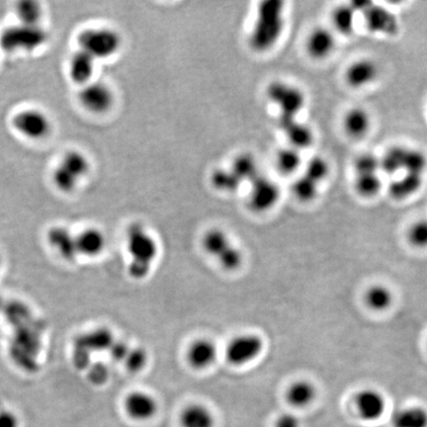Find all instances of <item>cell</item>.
<instances>
[{
  "label": "cell",
  "mask_w": 427,
  "mask_h": 427,
  "mask_svg": "<svg viewBox=\"0 0 427 427\" xmlns=\"http://www.w3.org/2000/svg\"><path fill=\"white\" fill-rule=\"evenodd\" d=\"M284 6L282 0H263L260 2L248 39L250 48L255 52H267L281 38L285 28Z\"/></svg>",
  "instance_id": "6da1fadb"
},
{
  "label": "cell",
  "mask_w": 427,
  "mask_h": 427,
  "mask_svg": "<svg viewBox=\"0 0 427 427\" xmlns=\"http://www.w3.org/2000/svg\"><path fill=\"white\" fill-rule=\"evenodd\" d=\"M126 247L130 257L128 264L130 276L135 280L146 279L158 259V240L146 226L135 223L128 228Z\"/></svg>",
  "instance_id": "7a4b0ae2"
},
{
  "label": "cell",
  "mask_w": 427,
  "mask_h": 427,
  "mask_svg": "<svg viewBox=\"0 0 427 427\" xmlns=\"http://www.w3.org/2000/svg\"><path fill=\"white\" fill-rule=\"evenodd\" d=\"M202 248L205 252L213 257L222 269L226 271H236L240 269L245 257L230 236L221 229H211L203 236Z\"/></svg>",
  "instance_id": "3957f363"
},
{
  "label": "cell",
  "mask_w": 427,
  "mask_h": 427,
  "mask_svg": "<svg viewBox=\"0 0 427 427\" xmlns=\"http://www.w3.org/2000/svg\"><path fill=\"white\" fill-rule=\"evenodd\" d=\"M79 50L91 55L94 60H106L119 52L122 46L120 34L107 27L88 28L77 37Z\"/></svg>",
  "instance_id": "277c9868"
},
{
  "label": "cell",
  "mask_w": 427,
  "mask_h": 427,
  "mask_svg": "<svg viewBox=\"0 0 427 427\" xmlns=\"http://www.w3.org/2000/svg\"><path fill=\"white\" fill-rule=\"evenodd\" d=\"M90 170L88 158L81 151H67L53 172L52 179L60 191L71 193Z\"/></svg>",
  "instance_id": "5b68a950"
},
{
  "label": "cell",
  "mask_w": 427,
  "mask_h": 427,
  "mask_svg": "<svg viewBox=\"0 0 427 427\" xmlns=\"http://www.w3.org/2000/svg\"><path fill=\"white\" fill-rule=\"evenodd\" d=\"M266 96L279 111L278 116L298 118L306 105V96L303 90L293 84L285 81H273L267 86Z\"/></svg>",
  "instance_id": "8992f818"
},
{
  "label": "cell",
  "mask_w": 427,
  "mask_h": 427,
  "mask_svg": "<svg viewBox=\"0 0 427 427\" xmlns=\"http://www.w3.org/2000/svg\"><path fill=\"white\" fill-rule=\"evenodd\" d=\"M264 351V339L257 334H241L233 337L225 348V359L231 366L243 367L257 360Z\"/></svg>",
  "instance_id": "52a82bcc"
},
{
  "label": "cell",
  "mask_w": 427,
  "mask_h": 427,
  "mask_svg": "<svg viewBox=\"0 0 427 427\" xmlns=\"http://www.w3.org/2000/svg\"><path fill=\"white\" fill-rule=\"evenodd\" d=\"M12 126L21 136L32 141L45 139L52 131V122L46 113L38 109H25L12 118Z\"/></svg>",
  "instance_id": "ba28073f"
},
{
  "label": "cell",
  "mask_w": 427,
  "mask_h": 427,
  "mask_svg": "<svg viewBox=\"0 0 427 427\" xmlns=\"http://www.w3.org/2000/svg\"><path fill=\"white\" fill-rule=\"evenodd\" d=\"M250 184L248 206L255 213H265L278 204L280 188L273 180L260 175Z\"/></svg>",
  "instance_id": "9c48e42d"
},
{
  "label": "cell",
  "mask_w": 427,
  "mask_h": 427,
  "mask_svg": "<svg viewBox=\"0 0 427 427\" xmlns=\"http://www.w3.org/2000/svg\"><path fill=\"white\" fill-rule=\"evenodd\" d=\"M46 40L44 31L37 26L24 25L4 31L1 41L6 50H34Z\"/></svg>",
  "instance_id": "30bf717a"
},
{
  "label": "cell",
  "mask_w": 427,
  "mask_h": 427,
  "mask_svg": "<svg viewBox=\"0 0 427 427\" xmlns=\"http://www.w3.org/2000/svg\"><path fill=\"white\" fill-rule=\"evenodd\" d=\"M79 99L84 109L96 115L105 114L115 102L112 89L102 83H89L83 86Z\"/></svg>",
  "instance_id": "8fae6325"
},
{
  "label": "cell",
  "mask_w": 427,
  "mask_h": 427,
  "mask_svg": "<svg viewBox=\"0 0 427 427\" xmlns=\"http://www.w3.org/2000/svg\"><path fill=\"white\" fill-rule=\"evenodd\" d=\"M125 412L133 421L144 422L153 419L158 412V402L144 391H133L125 397Z\"/></svg>",
  "instance_id": "7c38bea8"
},
{
  "label": "cell",
  "mask_w": 427,
  "mask_h": 427,
  "mask_svg": "<svg viewBox=\"0 0 427 427\" xmlns=\"http://www.w3.org/2000/svg\"><path fill=\"white\" fill-rule=\"evenodd\" d=\"M185 357L190 367L202 371L216 363L219 357V348L211 339L199 337L187 347Z\"/></svg>",
  "instance_id": "4fadbf2b"
},
{
  "label": "cell",
  "mask_w": 427,
  "mask_h": 427,
  "mask_svg": "<svg viewBox=\"0 0 427 427\" xmlns=\"http://www.w3.org/2000/svg\"><path fill=\"white\" fill-rule=\"evenodd\" d=\"M357 414L365 421H377L385 414L387 402L382 393L367 388L361 390L355 397Z\"/></svg>",
  "instance_id": "5bb4252c"
},
{
  "label": "cell",
  "mask_w": 427,
  "mask_h": 427,
  "mask_svg": "<svg viewBox=\"0 0 427 427\" xmlns=\"http://www.w3.org/2000/svg\"><path fill=\"white\" fill-rule=\"evenodd\" d=\"M278 127L290 142V147L298 151L309 148L315 141L312 128L301 123L298 118L278 116Z\"/></svg>",
  "instance_id": "9a60e30c"
},
{
  "label": "cell",
  "mask_w": 427,
  "mask_h": 427,
  "mask_svg": "<svg viewBox=\"0 0 427 427\" xmlns=\"http://www.w3.org/2000/svg\"><path fill=\"white\" fill-rule=\"evenodd\" d=\"M377 64L370 59H359L352 62L345 72V81L352 88H363L377 79Z\"/></svg>",
  "instance_id": "2e32d148"
},
{
  "label": "cell",
  "mask_w": 427,
  "mask_h": 427,
  "mask_svg": "<svg viewBox=\"0 0 427 427\" xmlns=\"http://www.w3.org/2000/svg\"><path fill=\"white\" fill-rule=\"evenodd\" d=\"M48 241L50 247L62 259L72 262L76 259L79 252L76 247V236H74L65 226H54L48 233Z\"/></svg>",
  "instance_id": "e0dca14e"
},
{
  "label": "cell",
  "mask_w": 427,
  "mask_h": 427,
  "mask_svg": "<svg viewBox=\"0 0 427 427\" xmlns=\"http://www.w3.org/2000/svg\"><path fill=\"white\" fill-rule=\"evenodd\" d=\"M335 43L334 33L330 29L318 27L309 35L306 49L313 59L323 60L334 52Z\"/></svg>",
  "instance_id": "ac0fdd59"
},
{
  "label": "cell",
  "mask_w": 427,
  "mask_h": 427,
  "mask_svg": "<svg viewBox=\"0 0 427 427\" xmlns=\"http://www.w3.org/2000/svg\"><path fill=\"white\" fill-rule=\"evenodd\" d=\"M107 240L102 231L97 228H88L76 236L79 255L94 258L104 252Z\"/></svg>",
  "instance_id": "d6986e66"
},
{
  "label": "cell",
  "mask_w": 427,
  "mask_h": 427,
  "mask_svg": "<svg viewBox=\"0 0 427 427\" xmlns=\"http://www.w3.org/2000/svg\"><path fill=\"white\" fill-rule=\"evenodd\" d=\"M179 423L181 427H215L216 417L206 405L192 402L180 412Z\"/></svg>",
  "instance_id": "ffe728a7"
},
{
  "label": "cell",
  "mask_w": 427,
  "mask_h": 427,
  "mask_svg": "<svg viewBox=\"0 0 427 427\" xmlns=\"http://www.w3.org/2000/svg\"><path fill=\"white\" fill-rule=\"evenodd\" d=\"M96 60L83 50H79L72 55L69 64V76L74 83L86 86L91 83L95 72Z\"/></svg>",
  "instance_id": "44dd1931"
},
{
  "label": "cell",
  "mask_w": 427,
  "mask_h": 427,
  "mask_svg": "<svg viewBox=\"0 0 427 427\" xmlns=\"http://www.w3.org/2000/svg\"><path fill=\"white\" fill-rule=\"evenodd\" d=\"M317 398V388L311 381L301 379L291 383L285 392V399L295 409L310 407Z\"/></svg>",
  "instance_id": "7402d4cb"
},
{
  "label": "cell",
  "mask_w": 427,
  "mask_h": 427,
  "mask_svg": "<svg viewBox=\"0 0 427 427\" xmlns=\"http://www.w3.org/2000/svg\"><path fill=\"white\" fill-rule=\"evenodd\" d=\"M370 127V115L363 108H352L344 116V128L349 137L360 139L367 134Z\"/></svg>",
  "instance_id": "603a6c76"
},
{
  "label": "cell",
  "mask_w": 427,
  "mask_h": 427,
  "mask_svg": "<svg viewBox=\"0 0 427 427\" xmlns=\"http://www.w3.org/2000/svg\"><path fill=\"white\" fill-rule=\"evenodd\" d=\"M423 183V175L405 173L395 178L389 185V194L395 200H405L416 194Z\"/></svg>",
  "instance_id": "cb8c5ba5"
},
{
  "label": "cell",
  "mask_w": 427,
  "mask_h": 427,
  "mask_svg": "<svg viewBox=\"0 0 427 427\" xmlns=\"http://www.w3.org/2000/svg\"><path fill=\"white\" fill-rule=\"evenodd\" d=\"M391 423L393 427H427V411L416 405L402 407L393 412Z\"/></svg>",
  "instance_id": "d4e9b609"
},
{
  "label": "cell",
  "mask_w": 427,
  "mask_h": 427,
  "mask_svg": "<svg viewBox=\"0 0 427 427\" xmlns=\"http://www.w3.org/2000/svg\"><path fill=\"white\" fill-rule=\"evenodd\" d=\"M367 24L371 30L377 32H395L397 30L395 17L380 7H367L365 9Z\"/></svg>",
  "instance_id": "484cf974"
},
{
  "label": "cell",
  "mask_w": 427,
  "mask_h": 427,
  "mask_svg": "<svg viewBox=\"0 0 427 427\" xmlns=\"http://www.w3.org/2000/svg\"><path fill=\"white\" fill-rule=\"evenodd\" d=\"M365 303L374 311L388 310L394 301V294L389 287L383 284H375L369 287L365 293Z\"/></svg>",
  "instance_id": "4316f807"
},
{
  "label": "cell",
  "mask_w": 427,
  "mask_h": 427,
  "mask_svg": "<svg viewBox=\"0 0 427 427\" xmlns=\"http://www.w3.org/2000/svg\"><path fill=\"white\" fill-rule=\"evenodd\" d=\"M356 11L351 6L337 7L332 13L335 29L344 35H351L356 28Z\"/></svg>",
  "instance_id": "83f0119b"
},
{
  "label": "cell",
  "mask_w": 427,
  "mask_h": 427,
  "mask_svg": "<svg viewBox=\"0 0 427 427\" xmlns=\"http://www.w3.org/2000/svg\"><path fill=\"white\" fill-rule=\"evenodd\" d=\"M231 170L240 178L241 182H252L260 175L257 161L250 154H240L233 161Z\"/></svg>",
  "instance_id": "f1b7e54d"
},
{
  "label": "cell",
  "mask_w": 427,
  "mask_h": 427,
  "mask_svg": "<svg viewBox=\"0 0 427 427\" xmlns=\"http://www.w3.org/2000/svg\"><path fill=\"white\" fill-rule=\"evenodd\" d=\"M301 165V151L288 147L280 149L276 156V166L283 175L296 172Z\"/></svg>",
  "instance_id": "f546056e"
},
{
  "label": "cell",
  "mask_w": 427,
  "mask_h": 427,
  "mask_svg": "<svg viewBox=\"0 0 427 427\" xmlns=\"http://www.w3.org/2000/svg\"><path fill=\"white\" fill-rule=\"evenodd\" d=\"M211 183L219 191L231 193L238 191L243 184L240 178L231 170H217L212 173Z\"/></svg>",
  "instance_id": "4dcf8cb0"
},
{
  "label": "cell",
  "mask_w": 427,
  "mask_h": 427,
  "mask_svg": "<svg viewBox=\"0 0 427 427\" xmlns=\"http://www.w3.org/2000/svg\"><path fill=\"white\" fill-rule=\"evenodd\" d=\"M318 185L320 184L316 181L311 179L307 175H303L293 183L292 192L299 201L310 203L318 197Z\"/></svg>",
  "instance_id": "1f68e13d"
},
{
  "label": "cell",
  "mask_w": 427,
  "mask_h": 427,
  "mask_svg": "<svg viewBox=\"0 0 427 427\" xmlns=\"http://www.w3.org/2000/svg\"><path fill=\"white\" fill-rule=\"evenodd\" d=\"M405 149L402 147H394L388 149L387 153L380 158L381 170L388 175H394L402 170Z\"/></svg>",
  "instance_id": "d6a6232c"
},
{
  "label": "cell",
  "mask_w": 427,
  "mask_h": 427,
  "mask_svg": "<svg viewBox=\"0 0 427 427\" xmlns=\"http://www.w3.org/2000/svg\"><path fill=\"white\" fill-rule=\"evenodd\" d=\"M42 7L37 1L26 0L19 2L16 7V14L21 24L24 25L37 26L42 17Z\"/></svg>",
  "instance_id": "836d02e7"
},
{
  "label": "cell",
  "mask_w": 427,
  "mask_h": 427,
  "mask_svg": "<svg viewBox=\"0 0 427 427\" xmlns=\"http://www.w3.org/2000/svg\"><path fill=\"white\" fill-rule=\"evenodd\" d=\"M355 190L358 194L365 198L376 196L382 189V180L378 173L373 175H356Z\"/></svg>",
  "instance_id": "e575fe53"
},
{
  "label": "cell",
  "mask_w": 427,
  "mask_h": 427,
  "mask_svg": "<svg viewBox=\"0 0 427 427\" xmlns=\"http://www.w3.org/2000/svg\"><path fill=\"white\" fill-rule=\"evenodd\" d=\"M426 168L427 156L423 151L416 149H405L404 166H402L404 172L423 175Z\"/></svg>",
  "instance_id": "d590c367"
},
{
  "label": "cell",
  "mask_w": 427,
  "mask_h": 427,
  "mask_svg": "<svg viewBox=\"0 0 427 427\" xmlns=\"http://www.w3.org/2000/svg\"><path fill=\"white\" fill-rule=\"evenodd\" d=\"M304 175L320 184L330 175L329 163L323 156H313L306 165Z\"/></svg>",
  "instance_id": "8d00e7d4"
},
{
  "label": "cell",
  "mask_w": 427,
  "mask_h": 427,
  "mask_svg": "<svg viewBox=\"0 0 427 427\" xmlns=\"http://www.w3.org/2000/svg\"><path fill=\"white\" fill-rule=\"evenodd\" d=\"M115 340L112 332L105 327L93 330L88 335V344L95 351H109Z\"/></svg>",
  "instance_id": "74e56055"
},
{
  "label": "cell",
  "mask_w": 427,
  "mask_h": 427,
  "mask_svg": "<svg viewBox=\"0 0 427 427\" xmlns=\"http://www.w3.org/2000/svg\"><path fill=\"white\" fill-rule=\"evenodd\" d=\"M149 359V353L146 349L142 347H131L124 364L129 372L136 374L142 372L147 367Z\"/></svg>",
  "instance_id": "f35d334b"
},
{
  "label": "cell",
  "mask_w": 427,
  "mask_h": 427,
  "mask_svg": "<svg viewBox=\"0 0 427 427\" xmlns=\"http://www.w3.org/2000/svg\"><path fill=\"white\" fill-rule=\"evenodd\" d=\"M354 170L356 175H373L381 170L380 158L373 154H363L354 161Z\"/></svg>",
  "instance_id": "ab89813d"
},
{
  "label": "cell",
  "mask_w": 427,
  "mask_h": 427,
  "mask_svg": "<svg viewBox=\"0 0 427 427\" xmlns=\"http://www.w3.org/2000/svg\"><path fill=\"white\" fill-rule=\"evenodd\" d=\"M407 240L414 247L427 248V219H421L412 224L407 231Z\"/></svg>",
  "instance_id": "60d3db41"
},
{
  "label": "cell",
  "mask_w": 427,
  "mask_h": 427,
  "mask_svg": "<svg viewBox=\"0 0 427 427\" xmlns=\"http://www.w3.org/2000/svg\"><path fill=\"white\" fill-rule=\"evenodd\" d=\"M130 349H131V347L126 342L122 341V340H115L114 344L108 352H109L113 360L124 363L125 359L129 354Z\"/></svg>",
  "instance_id": "b9f144b4"
},
{
  "label": "cell",
  "mask_w": 427,
  "mask_h": 427,
  "mask_svg": "<svg viewBox=\"0 0 427 427\" xmlns=\"http://www.w3.org/2000/svg\"><path fill=\"white\" fill-rule=\"evenodd\" d=\"M274 427H301V423L293 412H283L275 419Z\"/></svg>",
  "instance_id": "7bdbcfd3"
},
{
  "label": "cell",
  "mask_w": 427,
  "mask_h": 427,
  "mask_svg": "<svg viewBox=\"0 0 427 427\" xmlns=\"http://www.w3.org/2000/svg\"><path fill=\"white\" fill-rule=\"evenodd\" d=\"M0 427H19L18 416L8 409L0 411Z\"/></svg>",
  "instance_id": "ee69618b"
},
{
  "label": "cell",
  "mask_w": 427,
  "mask_h": 427,
  "mask_svg": "<svg viewBox=\"0 0 427 427\" xmlns=\"http://www.w3.org/2000/svg\"><path fill=\"white\" fill-rule=\"evenodd\" d=\"M108 376H109V373H108V369L104 365L96 366L93 372L90 373L91 381L94 384H97V385L107 381Z\"/></svg>",
  "instance_id": "f6af8a7d"
},
{
  "label": "cell",
  "mask_w": 427,
  "mask_h": 427,
  "mask_svg": "<svg viewBox=\"0 0 427 427\" xmlns=\"http://www.w3.org/2000/svg\"><path fill=\"white\" fill-rule=\"evenodd\" d=\"M2 305H4V299H2L1 294H0V310L2 309Z\"/></svg>",
  "instance_id": "bcb514c9"
},
{
  "label": "cell",
  "mask_w": 427,
  "mask_h": 427,
  "mask_svg": "<svg viewBox=\"0 0 427 427\" xmlns=\"http://www.w3.org/2000/svg\"><path fill=\"white\" fill-rule=\"evenodd\" d=\"M2 262H4V259H2V255L1 253H0V270H1Z\"/></svg>",
  "instance_id": "7dc6e473"
}]
</instances>
